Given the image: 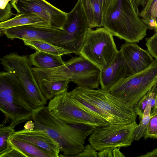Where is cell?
Masks as SVG:
<instances>
[{
    "label": "cell",
    "instance_id": "32",
    "mask_svg": "<svg viewBox=\"0 0 157 157\" xmlns=\"http://www.w3.org/2000/svg\"><path fill=\"white\" fill-rule=\"evenodd\" d=\"M93 146L88 144L85 146L83 151L81 153L74 156L76 157H98V152Z\"/></svg>",
    "mask_w": 157,
    "mask_h": 157
},
{
    "label": "cell",
    "instance_id": "5",
    "mask_svg": "<svg viewBox=\"0 0 157 157\" xmlns=\"http://www.w3.org/2000/svg\"><path fill=\"white\" fill-rule=\"evenodd\" d=\"M1 63L4 69L16 77L22 85L25 98L35 110L45 106L47 100L39 88L29 58L15 52L2 57Z\"/></svg>",
    "mask_w": 157,
    "mask_h": 157
},
{
    "label": "cell",
    "instance_id": "18",
    "mask_svg": "<svg viewBox=\"0 0 157 157\" xmlns=\"http://www.w3.org/2000/svg\"><path fill=\"white\" fill-rule=\"evenodd\" d=\"M29 58L32 65L40 69L56 67L63 65L65 62L62 56L38 51L30 55Z\"/></svg>",
    "mask_w": 157,
    "mask_h": 157
},
{
    "label": "cell",
    "instance_id": "23",
    "mask_svg": "<svg viewBox=\"0 0 157 157\" xmlns=\"http://www.w3.org/2000/svg\"><path fill=\"white\" fill-rule=\"evenodd\" d=\"M68 94L73 101L82 109L93 114L98 116L105 120L109 125L114 124L112 119L101 110L92 105L85 101L80 97L68 92Z\"/></svg>",
    "mask_w": 157,
    "mask_h": 157
},
{
    "label": "cell",
    "instance_id": "37",
    "mask_svg": "<svg viewBox=\"0 0 157 157\" xmlns=\"http://www.w3.org/2000/svg\"><path fill=\"white\" fill-rule=\"evenodd\" d=\"M24 128L26 129L32 130L34 129V124L32 120L28 121L24 126Z\"/></svg>",
    "mask_w": 157,
    "mask_h": 157
},
{
    "label": "cell",
    "instance_id": "2",
    "mask_svg": "<svg viewBox=\"0 0 157 157\" xmlns=\"http://www.w3.org/2000/svg\"><path fill=\"white\" fill-rule=\"evenodd\" d=\"M129 0H116L103 15V26L126 42L138 43L147 35V25Z\"/></svg>",
    "mask_w": 157,
    "mask_h": 157
},
{
    "label": "cell",
    "instance_id": "20",
    "mask_svg": "<svg viewBox=\"0 0 157 157\" xmlns=\"http://www.w3.org/2000/svg\"><path fill=\"white\" fill-rule=\"evenodd\" d=\"M39 88L43 96L48 100H51L68 89L70 82L69 80L56 81H37Z\"/></svg>",
    "mask_w": 157,
    "mask_h": 157
},
{
    "label": "cell",
    "instance_id": "11",
    "mask_svg": "<svg viewBox=\"0 0 157 157\" xmlns=\"http://www.w3.org/2000/svg\"><path fill=\"white\" fill-rule=\"evenodd\" d=\"M136 121L129 124H114L94 129L89 141L98 151L109 147H120L130 146L134 141Z\"/></svg>",
    "mask_w": 157,
    "mask_h": 157
},
{
    "label": "cell",
    "instance_id": "4",
    "mask_svg": "<svg viewBox=\"0 0 157 157\" xmlns=\"http://www.w3.org/2000/svg\"><path fill=\"white\" fill-rule=\"evenodd\" d=\"M0 110L13 128L32 120L35 110L25 100L19 80L7 71L0 73Z\"/></svg>",
    "mask_w": 157,
    "mask_h": 157
},
{
    "label": "cell",
    "instance_id": "31",
    "mask_svg": "<svg viewBox=\"0 0 157 157\" xmlns=\"http://www.w3.org/2000/svg\"><path fill=\"white\" fill-rule=\"evenodd\" d=\"M81 1L88 19L90 28L92 29L96 27L90 5V0H81Z\"/></svg>",
    "mask_w": 157,
    "mask_h": 157
},
{
    "label": "cell",
    "instance_id": "22",
    "mask_svg": "<svg viewBox=\"0 0 157 157\" xmlns=\"http://www.w3.org/2000/svg\"><path fill=\"white\" fill-rule=\"evenodd\" d=\"M144 7L139 16L147 29L157 33V0H149Z\"/></svg>",
    "mask_w": 157,
    "mask_h": 157
},
{
    "label": "cell",
    "instance_id": "25",
    "mask_svg": "<svg viewBox=\"0 0 157 157\" xmlns=\"http://www.w3.org/2000/svg\"><path fill=\"white\" fill-rule=\"evenodd\" d=\"M151 109V116L149 121L146 133L144 137L145 140L148 138L157 139V108L154 106Z\"/></svg>",
    "mask_w": 157,
    "mask_h": 157
},
{
    "label": "cell",
    "instance_id": "34",
    "mask_svg": "<svg viewBox=\"0 0 157 157\" xmlns=\"http://www.w3.org/2000/svg\"><path fill=\"white\" fill-rule=\"evenodd\" d=\"M115 148L109 147L98 152V157H114Z\"/></svg>",
    "mask_w": 157,
    "mask_h": 157
},
{
    "label": "cell",
    "instance_id": "19",
    "mask_svg": "<svg viewBox=\"0 0 157 157\" xmlns=\"http://www.w3.org/2000/svg\"><path fill=\"white\" fill-rule=\"evenodd\" d=\"M9 147L16 149L26 157H51L42 148L25 141L10 137Z\"/></svg>",
    "mask_w": 157,
    "mask_h": 157
},
{
    "label": "cell",
    "instance_id": "14",
    "mask_svg": "<svg viewBox=\"0 0 157 157\" xmlns=\"http://www.w3.org/2000/svg\"><path fill=\"white\" fill-rule=\"evenodd\" d=\"M10 137L33 144L46 151L51 157H59V144L46 133L39 129L32 130L24 129L15 131Z\"/></svg>",
    "mask_w": 157,
    "mask_h": 157
},
{
    "label": "cell",
    "instance_id": "10",
    "mask_svg": "<svg viewBox=\"0 0 157 157\" xmlns=\"http://www.w3.org/2000/svg\"><path fill=\"white\" fill-rule=\"evenodd\" d=\"M8 39H18L45 41L62 47L73 53L75 49L74 42L63 30L51 27L27 25L8 29L4 33Z\"/></svg>",
    "mask_w": 157,
    "mask_h": 157
},
{
    "label": "cell",
    "instance_id": "40",
    "mask_svg": "<svg viewBox=\"0 0 157 157\" xmlns=\"http://www.w3.org/2000/svg\"><path fill=\"white\" fill-rule=\"evenodd\" d=\"M157 108V87L155 89V101L154 106Z\"/></svg>",
    "mask_w": 157,
    "mask_h": 157
},
{
    "label": "cell",
    "instance_id": "29",
    "mask_svg": "<svg viewBox=\"0 0 157 157\" xmlns=\"http://www.w3.org/2000/svg\"><path fill=\"white\" fill-rule=\"evenodd\" d=\"M151 90L140 100L133 107L136 113L139 116L140 119L143 118L144 111L148 103Z\"/></svg>",
    "mask_w": 157,
    "mask_h": 157
},
{
    "label": "cell",
    "instance_id": "39",
    "mask_svg": "<svg viewBox=\"0 0 157 157\" xmlns=\"http://www.w3.org/2000/svg\"><path fill=\"white\" fill-rule=\"evenodd\" d=\"M149 0H136L137 6L144 7Z\"/></svg>",
    "mask_w": 157,
    "mask_h": 157
},
{
    "label": "cell",
    "instance_id": "17",
    "mask_svg": "<svg viewBox=\"0 0 157 157\" xmlns=\"http://www.w3.org/2000/svg\"><path fill=\"white\" fill-rule=\"evenodd\" d=\"M27 25L51 27L48 22L34 13H17L14 17L6 21L0 22V35H3L5 31L8 29Z\"/></svg>",
    "mask_w": 157,
    "mask_h": 157
},
{
    "label": "cell",
    "instance_id": "13",
    "mask_svg": "<svg viewBox=\"0 0 157 157\" xmlns=\"http://www.w3.org/2000/svg\"><path fill=\"white\" fill-rule=\"evenodd\" d=\"M120 48L132 75L147 68L154 60L148 50L142 49L136 43L126 42L122 45Z\"/></svg>",
    "mask_w": 157,
    "mask_h": 157
},
{
    "label": "cell",
    "instance_id": "35",
    "mask_svg": "<svg viewBox=\"0 0 157 157\" xmlns=\"http://www.w3.org/2000/svg\"><path fill=\"white\" fill-rule=\"evenodd\" d=\"M101 6L103 15L107 12L109 7L116 0H98Z\"/></svg>",
    "mask_w": 157,
    "mask_h": 157
},
{
    "label": "cell",
    "instance_id": "3",
    "mask_svg": "<svg viewBox=\"0 0 157 157\" xmlns=\"http://www.w3.org/2000/svg\"><path fill=\"white\" fill-rule=\"evenodd\" d=\"M32 70L36 81L69 80L77 87L90 89L98 88L100 70L81 56L72 57L60 66L50 69L36 67Z\"/></svg>",
    "mask_w": 157,
    "mask_h": 157
},
{
    "label": "cell",
    "instance_id": "7",
    "mask_svg": "<svg viewBox=\"0 0 157 157\" xmlns=\"http://www.w3.org/2000/svg\"><path fill=\"white\" fill-rule=\"evenodd\" d=\"M70 92L92 105L109 116L114 124H131L137 115L133 108L109 94L107 90L77 87Z\"/></svg>",
    "mask_w": 157,
    "mask_h": 157
},
{
    "label": "cell",
    "instance_id": "9",
    "mask_svg": "<svg viewBox=\"0 0 157 157\" xmlns=\"http://www.w3.org/2000/svg\"><path fill=\"white\" fill-rule=\"evenodd\" d=\"M47 107L53 116L68 124H81L94 128L109 125L76 104L68 95L67 90L50 100Z\"/></svg>",
    "mask_w": 157,
    "mask_h": 157
},
{
    "label": "cell",
    "instance_id": "28",
    "mask_svg": "<svg viewBox=\"0 0 157 157\" xmlns=\"http://www.w3.org/2000/svg\"><path fill=\"white\" fill-rule=\"evenodd\" d=\"M12 0H0V22H3L10 19L13 14L11 8V3Z\"/></svg>",
    "mask_w": 157,
    "mask_h": 157
},
{
    "label": "cell",
    "instance_id": "15",
    "mask_svg": "<svg viewBox=\"0 0 157 157\" xmlns=\"http://www.w3.org/2000/svg\"><path fill=\"white\" fill-rule=\"evenodd\" d=\"M132 75L121 51L118 50L111 64L106 68L101 70V88L107 90L120 79Z\"/></svg>",
    "mask_w": 157,
    "mask_h": 157
},
{
    "label": "cell",
    "instance_id": "8",
    "mask_svg": "<svg viewBox=\"0 0 157 157\" xmlns=\"http://www.w3.org/2000/svg\"><path fill=\"white\" fill-rule=\"evenodd\" d=\"M113 36L104 27L95 30L89 28L79 56L88 60L100 70L106 68L118 51Z\"/></svg>",
    "mask_w": 157,
    "mask_h": 157
},
{
    "label": "cell",
    "instance_id": "21",
    "mask_svg": "<svg viewBox=\"0 0 157 157\" xmlns=\"http://www.w3.org/2000/svg\"><path fill=\"white\" fill-rule=\"evenodd\" d=\"M24 44L36 51L62 56L71 54L69 51L64 48L49 42L40 40H24Z\"/></svg>",
    "mask_w": 157,
    "mask_h": 157
},
{
    "label": "cell",
    "instance_id": "27",
    "mask_svg": "<svg viewBox=\"0 0 157 157\" xmlns=\"http://www.w3.org/2000/svg\"><path fill=\"white\" fill-rule=\"evenodd\" d=\"M151 116V114L143 116L140 122L134 130L133 138L134 140H138L145 135L148 127L150 119Z\"/></svg>",
    "mask_w": 157,
    "mask_h": 157
},
{
    "label": "cell",
    "instance_id": "33",
    "mask_svg": "<svg viewBox=\"0 0 157 157\" xmlns=\"http://www.w3.org/2000/svg\"><path fill=\"white\" fill-rule=\"evenodd\" d=\"M25 157L21 153L15 148L10 147L6 151L0 153V157Z\"/></svg>",
    "mask_w": 157,
    "mask_h": 157
},
{
    "label": "cell",
    "instance_id": "36",
    "mask_svg": "<svg viewBox=\"0 0 157 157\" xmlns=\"http://www.w3.org/2000/svg\"><path fill=\"white\" fill-rule=\"evenodd\" d=\"M139 157H157V147L152 151L148 152L146 154L138 156Z\"/></svg>",
    "mask_w": 157,
    "mask_h": 157
},
{
    "label": "cell",
    "instance_id": "24",
    "mask_svg": "<svg viewBox=\"0 0 157 157\" xmlns=\"http://www.w3.org/2000/svg\"><path fill=\"white\" fill-rule=\"evenodd\" d=\"M5 125L1 124L0 125V153L9 148V139L16 131L14 128L10 124L7 126Z\"/></svg>",
    "mask_w": 157,
    "mask_h": 157
},
{
    "label": "cell",
    "instance_id": "6",
    "mask_svg": "<svg viewBox=\"0 0 157 157\" xmlns=\"http://www.w3.org/2000/svg\"><path fill=\"white\" fill-rule=\"evenodd\" d=\"M157 85V59L147 68L120 79L107 91L133 108L140 100Z\"/></svg>",
    "mask_w": 157,
    "mask_h": 157
},
{
    "label": "cell",
    "instance_id": "1",
    "mask_svg": "<svg viewBox=\"0 0 157 157\" xmlns=\"http://www.w3.org/2000/svg\"><path fill=\"white\" fill-rule=\"evenodd\" d=\"M32 120L34 129L44 131L59 144L62 153L59 157H73L82 152L86 138L94 129L83 124L65 123L53 116L45 106L34 111Z\"/></svg>",
    "mask_w": 157,
    "mask_h": 157
},
{
    "label": "cell",
    "instance_id": "26",
    "mask_svg": "<svg viewBox=\"0 0 157 157\" xmlns=\"http://www.w3.org/2000/svg\"><path fill=\"white\" fill-rule=\"evenodd\" d=\"M90 5L96 27L103 26V14L98 0H90Z\"/></svg>",
    "mask_w": 157,
    "mask_h": 157
},
{
    "label": "cell",
    "instance_id": "12",
    "mask_svg": "<svg viewBox=\"0 0 157 157\" xmlns=\"http://www.w3.org/2000/svg\"><path fill=\"white\" fill-rule=\"evenodd\" d=\"M10 2L17 13H34L48 22L51 27L63 30L67 13L46 0H12Z\"/></svg>",
    "mask_w": 157,
    "mask_h": 157
},
{
    "label": "cell",
    "instance_id": "30",
    "mask_svg": "<svg viewBox=\"0 0 157 157\" xmlns=\"http://www.w3.org/2000/svg\"><path fill=\"white\" fill-rule=\"evenodd\" d=\"M145 44L150 55L157 59V33L151 37L146 38Z\"/></svg>",
    "mask_w": 157,
    "mask_h": 157
},
{
    "label": "cell",
    "instance_id": "16",
    "mask_svg": "<svg viewBox=\"0 0 157 157\" xmlns=\"http://www.w3.org/2000/svg\"><path fill=\"white\" fill-rule=\"evenodd\" d=\"M90 28L88 19L81 0L67 13L63 30L69 35H86Z\"/></svg>",
    "mask_w": 157,
    "mask_h": 157
},
{
    "label": "cell",
    "instance_id": "38",
    "mask_svg": "<svg viewBox=\"0 0 157 157\" xmlns=\"http://www.w3.org/2000/svg\"><path fill=\"white\" fill-rule=\"evenodd\" d=\"M131 2L133 8L137 14L139 15V11L138 8V6H137L136 2V0H129Z\"/></svg>",
    "mask_w": 157,
    "mask_h": 157
}]
</instances>
